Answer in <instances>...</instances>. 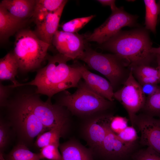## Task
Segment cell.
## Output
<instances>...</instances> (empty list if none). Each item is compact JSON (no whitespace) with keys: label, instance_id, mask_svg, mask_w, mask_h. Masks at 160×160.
Here are the masks:
<instances>
[{"label":"cell","instance_id":"7","mask_svg":"<svg viewBox=\"0 0 160 160\" xmlns=\"http://www.w3.org/2000/svg\"><path fill=\"white\" fill-rule=\"evenodd\" d=\"M23 94L34 114L48 130L58 127H64L68 118L64 107L52 104L51 98L44 102L35 93Z\"/></svg>","mask_w":160,"mask_h":160},{"label":"cell","instance_id":"19","mask_svg":"<svg viewBox=\"0 0 160 160\" xmlns=\"http://www.w3.org/2000/svg\"><path fill=\"white\" fill-rule=\"evenodd\" d=\"M18 69L19 65L13 52L8 53L0 60V80L11 81L13 84L8 86L12 88L19 83L15 79Z\"/></svg>","mask_w":160,"mask_h":160},{"label":"cell","instance_id":"4","mask_svg":"<svg viewBox=\"0 0 160 160\" xmlns=\"http://www.w3.org/2000/svg\"><path fill=\"white\" fill-rule=\"evenodd\" d=\"M50 45L40 39L34 31L22 29L16 33L13 53L19 65V70L27 72L40 66L47 57Z\"/></svg>","mask_w":160,"mask_h":160},{"label":"cell","instance_id":"32","mask_svg":"<svg viewBox=\"0 0 160 160\" xmlns=\"http://www.w3.org/2000/svg\"><path fill=\"white\" fill-rule=\"evenodd\" d=\"M142 91L147 96L155 93L158 89L159 86L157 84H146L141 85Z\"/></svg>","mask_w":160,"mask_h":160},{"label":"cell","instance_id":"24","mask_svg":"<svg viewBox=\"0 0 160 160\" xmlns=\"http://www.w3.org/2000/svg\"><path fill=\"white\" fill-rule=\"evenodd\" d=\"M141 110L143 113L160 118V86L155 93L146 97L144 105Z\"/></svg>","mask_w":160,"mask_h":160},{"label":"cell","instance_id":"29","mask_svg":"<svg viewBox=\"0 0 160 160\" xmlns=\"http://www.w3.org/2000/svg\"><path fill=\"white\" fill-rule=\"evenodd\" d=\"M133 160H160V154L152 148H147L140 150L132 156Z\"/></svg>","mask_w":160,"mask_h":160},{"label":"cell","instance_id":"6","mask_svg":"<svg viewBox=\"0 0 160 160\" xmlns=\"http://www.w3.org/2000/svg\"><path fill=\"white\" fill-rule=\"evenodd\" d=\"M112 102L95 92L85 82H80L73 93H64L58 104L72 113L82 115L107 110L111 107Z\"/></svg>","mask_w":160,"mask_h":160},{"label":"cell","instance_id":"23","mask_svg":"<svg viewBox=\"0 0 160 160\" xmlns=\"http://www.w3.org/2000/svg\"><path fill=\"white\" fill-rule=\"evenodd\" d=\"M145 7V28L153 33L156 32L158 16L159 14V8L155 0H144Z\"/></svg>","mask_w":160,"mask_h":160},{"label":"cell","instance_id":"33","mask_svg":"<svg viewBox=\"0 0 160 160\" xmlns=\"http://www.w3.org/2000/svg\"><path fill=\"white\" fill-rule=\"evenodd\" d=\"M9 88L0 84V105L1 106H4L7 102L8 97Z\"/></svg>","mask_w":160,"mask_h":160},{"label":"cell","instance_id":"18","mask_svg":"<svg viewBox=\"0 0 160 160\" xmlns=\"http://www.w3.org/2000/svg\"><path fill=\"white\" fill-rule=\"evenodd\" d=\"M59 147L62 160H94L92 152L75 141L60 144Z\"/></svg>","mask_w":160,"mask_h":160},{"label":"cell","instance_id":"21","mask_svg":"<svg viewBox=\"0 0 160 160\" xmlns=\"http://www.w3.org/2000/svg\"><path fill=\"white\" fill-rule=\"evenodd\" d=\"M64 127H58L44 132L37 137L35 144L39 148H42L47 145L55 144L59 145V139Z\"/></svg>","mask_w":160,"mask_h":160},{"label":"cell","instance_id":"34","mask_svg":"<svg viewBox=\"0 0 160 160\" xmlns=\"http://www.w3.org/2000/svg\"><path fill=\"white\" fill-rule=\"evenodd\" d=\"M103 6H108L110 7L112 12L116 10L117 7L115 4V0H97Z\"/></svg>","mask_w":160,"mask_h":160},{"label":"cell","instance_id":"17","mask_svg":"<svg viewBox=\"0 0 160 160\" xmlns=\"http://www.w3.org/2000/svg\"><path fill=\"white\" fill-rule=\"evenodd\" d=\"M36 4V0H3L0 3L12 15L23 20L33 16Z\"/></svg>","mask_w":160,"mask_h":160},{"label":"cell","instance_id":"20","mask_svg":"<svg viewBox=\"0 0 160 160\" xmlns=\"http://www.w3.org/2000/svg\"><path fill=\"white\" fill-rule=\"evenodd\" d=\"M130 68L134 77L141 85L146 84H158L160 83V76L157 67L142 65Z\"/></svg>","mask_w":160,"mask_h":160},{"label":"cell","instance_id":"5","mask_svg":"<svg viewBox=\"0 0 160 160\" xmlns=\"http://www.w3.org/2000/svg\"><path fill=\"white\" fill-rule=\"evenodd\" d=\"M78 59L104 76L109 80L114 90L123 84L130 71L125 63L116 55L98 52L87 44Z\"/></svg>","mask_w":160,"mask_h":160},{"label":"cell","instance_id":"31","mask_svg":"<svg viewBox=\"0 0 160 160\" xmlns=\"http://www.w3.org/2000/svg\"><path fill=\"white\" fill-rule=\"evenodd\" d=\"M110 126L111 129L114 133H118L128 126L127 121L126 119L121 117L111 118Z\"/></svg>","mask_w":160,"mask_h":160},{"label":"cell","instance_id":"8","mask_svg":"<svg viewBox=\"0 0 160 160\" xmlns=\"http://www.w3.org/2000/svg\"><path fill=\"white\" fill-rule=\"evenodd\" d=\"M130 69L128 77L122 87L114 92L113 98L122 105L127 112L132 126L134 127L137 114L143 108L146 97Z\"/></svg>","mask_w":160,"mask_h":160},{"label":"cell","instance_id":"3","mask_svg":"<svg viewBox=\"0 0 160 160\" xmlns=\"http://www.w3.org/2000/svg\"><path fill=\"white\" fill-rule=\"evenodd\" d=\"M4 106L9 109V123L19 139L20 143L29 146L34 138L48 130L34 113L23 93L11 101H7Z\"/></svg>","mask_w":160,"mask_h":160},{"label":"cell","instance_id":"27","mask_svg":"<svg viewBox=\"0 0 160 160\" xmlns=\"http://www.w3.org/2000/svg\"><path fill=\"white\" fill-rule=\"evenodd\" d=\"M9 123L2 119L0 121V152L2 153L6 149L10 141L11 131Z\"/></svg>","mask_w":160,"mask_h":160},{"label":"cell","instance_id":"16","mask_svg":"<svg viewBox=\"0 0 160 160\" xmlns=\"http://www.w3.org/2000/svg\"><path fill=\"white\" fill-rule=\"evenodd\" d=\"M27 20L14 16L0 4L1 43L6 41L10 36L23 29Z\"/></svg>","mask_w":160,"mask_h":160},{"label":"cell","instance_id":"30","mask_svg":"<svg viewBox=\"0 0 160 160\" xmlns=\"http://www.w3.org/2000/svg\"><path fill=\"white\" fill-rule=\"evenodd\" d=\"M116 134L120 139L127 143H135L138 138L136 130L132 126H127Z\"/></svg>","mask_w":160,"mask_h":160},{"label":"cell","instance_id":"25","mask_svg":"<svg viewBox=\"0 0 160 160\" xmlns=\"http://www.w3.org/2000/svg\"><path fill=\"white\" fill-rule=\"evenodd\" d=\"M64 0H36L33 15L53 12L57 10Z\"/></svg>","mask_w":160,"mask_h":160},{"label":"cell","instance_id":"11","mask_svg":"<svg viewBox=\"0 0 160 160\" xmlns=\"http://www.w3.org/2000/svg\"><path fill=\"white\" fill-rule=\"evenodd\" d=\"M135 125L141 134V144L160 154V118L143 113L136 115Z\"/></svg>","mask_w":160,"mask_h":160},{"label":"cell","instance_id":"28","mask_svg":"<svg viewBox=\"0 0 160 160\" xmlns=\"http://www.w3.org/2000/svg\"><path fill=\"white\" fill-rule=\"evenodd\" d=\"M59 146L56 145L51 144L41 148L40 153L41 159L62 160V156L58 149Z\"/></svg>","mask_w":160,"mask_h":160},{"label":"cell","instance_id":"13","mask_svg":"<svg viewBox=\"0 0 160 160\" xmlns=\"http://www.w3.org/2000/svg\"><path fill=\"white\" fill-rule=\"evenodd\" d=\"M134 144L124 142L120 139L111 129L109 125L98 152L101 156L107 159L120 160L125 158L131 153Z\"/></svg>","mask_w":160,"mask_h":160},{"label":"cell","instance_id":"26","mask_svg":"<svg viewBox=\"0 0 160 160\" xmlns=\"http://www.w3.org/2000/svg\"><path fill=\"white\" fill-rule=\"evenodd\" d=\"M95 16V15H91L74 19L62 24L61 28L65 32L77 33Z\"/></svg>","mask_w":160,"mask_h":160},{"label":"cell","instance_id":"2","mask_svg":"<svg viewBox=\"0 0 160 160\" xmlns=\"http://www.w3.org/2000/svg\"><path fill=\"white\" fill-rule=\"evenodd\" d=\"M152 45L148 33L139 28L120 31L101 46L116 55L130 68L150 65L155 57V55L150 52Z\"/></svg>","mask_w":160,"mask_h":160},{"label":"cell","instance_id":"10","mask_svg":"<svg viewBox=\"0 0 160 160\" xmlns=\"http://www.w3.org/2000/svg\"><path fill=\"white\" fill-rule=\"evenodd\" d=\"M85 36L57 30L52 44L59 53L71 59H78L84 52L87 44Z\"/></svg>","mask_w":160,"mask_h":160},{"label":"cell","instance_id":"36","mask_svg":"<svg viewBox=\"0 0 160 160\" xmlns=\"http://www.w3.org/2000/svg\"><path fill=\"white\" fill-rule=\"evenodd\" d=\"M155 55L156 61L158 65L157 68L159 70L160 76V55L159 54Z\"/></svg>","mask_w":160,"mask_h":160},{"label":"cell","instance_id":"38","mask_svg":"<svg viewBox=\"0 0 160 160\" xmlns=\"http://www.w3.org/2000/svg\"><path fill=\"white\" fill-rule=\"evenodd\" d=\"M157 4L159 6V15H160V0H159L158 2L157 3Z\"/></svg>","mask_w":160,"mask_h":160},{"label":"cell","instance_id":"9","mask_svg":"<svg viewBox=\"0 0 160 160\" xmlns=\"http://www.w3.org/2000/svg\"><path fill=\"white\" fill-rule=\"evenodd\" d=\"M137 19V16L127 13L123 7L118 8L92 33L85 36L86 41L102 44L121 31L123 27L135 26Z\"/></svg>","mask_w":160,"mask_h":160},{"label":"cell","instance_id":"35","mask_svg":"<svg viewBox=\"0 0 160 160\" xmlns=\"http://www.w3.org/2000/svg\"><path fill=\"white\" fill-rule=\"evenodd\" d=\"M151 53L154 54H159L160 55V47L157 48L153 47L150 50Z\"/></svg>","mask_w":160,"mask_h":160},{"label":"cell","instance_id":"14","mask_svg":"<svg viewBox=\"0 0 160 160\" xmlns=\"http://www.w3.org/2000/svg\"><path fill=\"white\" fill-rule=\"evenodd\" d=\"M82 78L86 84L95 92L113 102V89L110 82L104 78L89 71L84 65L77 64Z\"/></svg>","mask_w":160,"mask_h":160},{"label":"cell","instance_id":"37","mask_svg":"<svg viewBox=\"0 0 160 160\" xmlns=\"http://www.w3.org/2000/svg\"><path fill=\"white\" fill-rule=\"evenodd\" d=\"M0 160H8L4 158L3 153L1 152H0Z\"/></svg>","mask_w":160,"mask_h":160},{"label":"cell","instance_id":"15","mask_svg":"<svg viewBox=\"0 0 160 160\" xmlns=\"http://www.w3.org/2000/svg\"><path fill=\"white\" fill-rule=\"evenodd\" d=\"M111 118L107 116L99 117L90 121L86 127L89 143L98 152L106 135Z\"/></svg>","mask_w":160,"mask_h":160},{"label":"cell","instance_id":"12","mask_svg":"<svg viewBox=\"0 0 160 160\" xmlns=\"http://www.w3.org/2000/svg\"><path fill=\"white\" fill-rule=\"evenodd\" d=\"M68 2L64 0L56 11L33 17L36 24L34 32L41 40L50 45L53 36L58 30L60 20L65 6Z\"/></svg>","mask_w":160,"mask_h":160},{"label":"cell","instance_id":"1","mask_svg":"<svg viewBox=\"0 0 160 160\" xmlns=\"http://www.w3.org/2000/svg\"><path fill=\"white\" fill-rule=\"evenodd\" d=\"M47 58V65L38 70L33 80L27 83H19L14 87L34 85L37 87L36 94L51 98L58 92L78 87L82 76L77 64L68 65L67 62L71 59L59 53Z\"/></svg>","mask_w":160,"mask_h":160},{"label":"cell","instance_id":"22","mask_svg":"<svg viewBox=\"0 0 160 160\" xmlns=\"http://www.w3.org/2000/svg\"><path fill=\"white\" fill-rule=\"evenodd\" d=\"M8 160H40V153H34L25 145L19 143L15 146L6 157Z\"/></svg>","mask_w":160,"mask_h":160}]
</instances>
